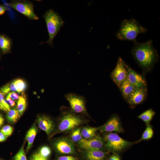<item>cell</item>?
Masks as SVG:
<instances>
[{"mask_svg":"<svg viewBox=\"0 0 160 160\" xmlns=\"http://www.w3.org/2000/svg\"><path fill=\"white\" fill-rule=\"evenodd\" d=\"M131 53L143 73L150 72L159 60L156 50L153 47L152 40L140 43L136 41Z\"/></svg>","mask_w":160,"mask_h":160,"instance_id":"obj_1","label":"cell"},{"mask_svg":"<svg viewBox=\"0 0 160 160\" xmlns=\"http://www.w3.org/2000/svg\"><path fill=\"white\" fill-rule=\"evenodd\" d=\"M147 30L135 19H125L121 22L116 35L119 39L132 41L134 42L136 41L138 34L145 33Z\"/></svg>","mask_w":160,"mask_h":160,"instance_id":"obj_2","label":"cell"},{"mask_svg":"<svg viewBox=\"0 0 160 160\" xmlns=\"http://www.w3.org/2000/svg\"><path fill=\"white\" fill-rule=\"evenodd\" d=\"M49 34L46 43L52 46L54 39L63 25L64 21L61 16L52 9L47 11L43 15Z\"/></svg>","mask_w":160,"mask_h":160,"instance_id":"obj_3","label":"cell"},{"mask_svg":"<svg viewBox=\"0 0 160 160\" xmlns=\"http://www.w3.org/2000/svg\"><path fill=\"white\" fill-rule=\"evenodd\" d=\"M105 147L109 151L114 152L121 151L135 143L126 140L117 133L110 132L105 135Z\"/></svg>","mask_w":160,"mask_h":160,"instance_id":"obj_4","label":"cell"},{"mask_svg":"<svg viewBox=\"0 0 160 160\" xmlns=\"http://www.w3.org/2000/svg\"><path fill=\"white\" fill-rule=\"evenodd\" d=\"M72 112L63 113L58 127V132L69 131L82 123L83 121L81 118Z\"/></svg>","mask_w":160,"mask_h":160,"instance_id":"obj_5","label":"cell"},{"mask_svg":"<svg viewBox=\"0 0 160 160\" xmlns=\"http://www.w3.org/2000/svg\"><path fill=\"white\" fill-rule=\"evenodd\" d=\"M9 6L29 19L38 20L39 17L35 14L33 3L28 0H13Z\"/></svg>","mask_w":160,"mask_h":160,"instance_id":"obj_6","label":"cell"},{"mask_svg":"<svg viewBox=\"0 0 160 160\" xmlns=\"http://www.w3.org/2000/svg\"><path fill=\"white\" fill-rule=\"evenodd\" d=\"M128 76L126 64L121 57L118 60L116 67L111 74V77L119 88L122 84L127 79Z\"/></svg>","mask_w":160,"mask_h":160,"instance_id":"obj_7","label":"cell"},{"mask_svg":"<svg viewBox=\"0 0 160 160\" xmlns=\"http://www.w3.org/2000/svg\"><path fill=\"white\" fill-rule=\"evenodd\" d=\"M65 97L68 101L72 111L75 113L87 114L85 100L84 97L81 95L69 93Z\"/></svg>","mask_w":160,"mask_h":160,"instance_id":"obj_8","label":"cell"},{"mask_svg":"<svg viewBox=\"0 0 160 160\" xmlns=\"http://www.w3.org/2000/svg\"><path fill=\"white\" fill-rule=\"evenodd\" d=\"M79 146L81 148L86 150H100L105 147L104 139L100 135H95L89 139H82L78 142Z\"/></svg>","mask_w":160,"mask_h":160,"instance_id":"obj_9","label":"cell"},{"mask_svg":"<svg viewBox=\"0 0 160 160\" xmlns=\"http://www.w3.org/2000/svg\"><path fill=\"white\" fill-rule=\"evenodd\" d=\"M98 130L102 132L118 133L122 132L123 129L119 118L116 115H113L104 124L98 127Z\"/></svg>","mask_w":160,"mask_h":160,"instance_id":"obj_10","label":"cell"},{"mask_svg":"<svg viewBox=\"0 0 160 160\" xmlns=\"http://www.w3.org/2000/svg\"><path fill=\"white\" fill-rule=\"evenodd\" d=\"M54 145L57 151L61 154H72L75 152L73 142L66 137L59 139L55 142Z\"/></svg>","mask_w":160,"mask_h":160,"instance_id":"obj_11","label":"cell"},{"mask_svg":"<svg viewBox=\"0 0 160 160\" xmlns=\"http://www.w3.org/2000/svg\"><path fill=\"white\" fill-rule=\"evenodd\" d=\"M128 76L127 79L137 88L147 87V83L144 77L135 72L126 64Z\"/></svg>","mask_w":160,"mask_h":160,"instance_id":"obj_12","label":"cell"},{"mask_svg":"<svg viewBox=\"0 0 160 160\" xmlns=\"http://www.w3.org/2000/svg\"><path fill=\"white\" fill-rule=\"evenodd\" d=\"M147 95V87L136 88L126 100L131 106H135L142 103L146 99Z\"/></svg>","mask_w":160,"mask_h":160,"instance_id":"obj_13","label":"cell"},{"mask_svg":"<svg viewBox=\"0 0 160 160\" xmlns=\"http://www.w3.org/2000/svg\"><path fill=\"white\" fill-rule=\"evenodd\" d=\"M39 128L49 135L53 132L54 125L52 121L47 116L43 115L39 116L37 120Z\"/></svg>","mask_w":160,"mask_h":160,"instance_id":"obj_14","label":"cell"},{"mask_svg":"<svg viewBox=\"0 0 160 160\" xmlns=\"http://www.w3.org/2000/svg\"><path fill=\"white\" fill-rule=\"evenodd\" d=\"M108 154L100 150H86L85 157L87 160H104Z\"/></svg>","mask_w":160,"mask_h":160,"instance_id":"obj_15","label":"cell"},{"mask_svg":"<svg viewBox=\"0 0 160 160\" xmlns=\"http://www.w3.org/2000/svg\"><path fill=\"white\" fill-rule=\"evenodd\" d=\"M136 88L127 79L125 81L119 88L122 96L126 100Z\"/></svg>","mask_w":160,"mask_h":160,"instance_id":"obj_16","label":"cell"},{"mask_svg":"<svg viewBox=\"0 0 160 160\" xmlns=\"http://www.w3.org/2000/svg\"><path fill=\"white\" fill-rule=\"evenodd\" d=\"M12 46V42L8 37L3 35H0V48L4 53L10 51Z\"/></svg>","mask_w":160,"mask_h":160,"instance_id":"obj_17","label":"cell"},{"mask_svg":"<svg viewBox=\"0 0 160 160\" xmlns=\"http://www.w3.org/2000/svg\"><path fill=\"white\" fill-rule=\"evenodd\" d=\"M37 130L35 125H33L28 131L26 136L28 142L26 151H28L32 146L37 134Z\"/></svg>","mask_w":160,"mask_h":160,"instance_id":"obj_18","label":"cell"},{"mask_svg":"<svg viewBox=\"0 0 160 160\" xmlns=\"http://www.w3.org/2000/svg\"><path fill=\"white\" fill-rule=\"evenodd\" d=\"M155 114V112L152 108H150L140 114L137 117L143 121L147 125L150 124Z\"/></svg>","mask_w":160,"mask_h":160,"instance_id":"obj_19","label":"cell"},{"mask_svg":"<svg viewBox=\"0 0 160 160\" xmlns=\"http://www.w3.org/2000/svg\"><path fill=\"white\" fill-rule=\"evenodd\" d=\"M98 127H85L81 130V134L83 138L89 139L95 135Z\"/></svg>","mask_w":160,"mask_h":160,"instance_id":"obj_20","label":"cell"},{"mask_svg":"<svg viewBox=\"0 0 160 160\" xmlns=\"http://www.w3.org/2000/svg\"><path fill=\"white\" fill-rule=\"evenodd\" d=\"M146 126V127L143 132L141 138L135 142V143L143 140H149L152 137L154 133L153 128L150 124Z\"/></svg>","mask_w":160,"mask_h":160,"instance_id":"obj_21","label":"cell"},{"mask_svg":"<svg viewBox=\"0 0 160 160\" xmlns=\"http://www.w3.org/2000/svg\"><path fill=\"white\" fill-rule=\"evenodd\" d=\"M26 106L27 102L25 97L23 96H20L18 99L17 108L20 117L25 111Z\"/></svg>","mask_w":160,"mask_h":160,"instance_id":"obj_22","label":"cell"},{"mask_svg":"<svg viewBox=\"0 0 160 160\" xmlns=\"http://www.w3.org/2000/svg\"><path fill=\"white\" fill-rule=\"evenodd\" d=\"M20 117L18 112L16 108L11 109L7 112L6 118L8 121L12 123H15Z\"/></svg>","mask_w":160,"mask_h":160,"instance_id":"obj_23","label":"cell"},{"mask_svg":"<svg viewBox=\"0 0 160 160\" xmlns=\"http://www.w3.org/2000/svg\"><path fill=\"white\" fill-rule=\"evenodd\" d=\"M10 109V105L4 99V95L0 92V110L8 112Z\"/></svg>","mask_w":160,"mask_h":160,"instance_id":"obj_24","label":"cell"},{"mask_svg":"<svg viewBox=\"0 0 160 160\" xmlns=\"http://www.w3.org/2000/svg\"><path fill=\"white\" fill-rule=\"evenodd\" d=\"M71 138L73 142H78L83 139L80 129L77 128L73 130L71 135Z\"/></svg>","mask_w":160,"mask_h":160,"instance_id":"obj_25","label":"cell"},{"mask_svg":"<svg viewBox=\"0 0 160 160\" xmlns=\"http://www.w3.org/2000/svg\"><path fill=\"white\" fill-rule=\"evenodd\" d=\"M17 89V92L20 93L24 91L26 88V84L22 79H18L14 81Z\"/></svg>","mask_w":160,"mask_h":160,"instance_id":"obj_26","label":"cell"},{"mask_svg":"<svg viewBox=\"0 0 160 160\" xmlns=\"http://www.w3.org/2000/svg\"><path fill=\"white\" fill-rule=\"evenodd\" d=\"M14 160H27L23 145L14 157Z\"/></svg>","mask_w":160,"mask_h":160,"instance_id":"obj_27","label":"cell"},{"mask_svg":"<svg viewBox=\"0 0 160 160\" xmlns=\"http://www.w3.org/2000/svg\"><path fill=\"white\" fill-rule=\"evenodd\" d=\"M38 153L42 157L47 158L51 153V151L49 147L44 146L42 147Z\"/></svg>","mask_w":160,"mask_h":160,"instance_id":"obj_28","label":"cell"},{"mask_svg":"<svg viewBox=\"0 0 160 160\" xmlns=\"http://www.w3.org/2000/svg\"><path fill=\"white\" fill-rule=\"evenodd\" d=\"M13 131V129L11 126L7 125L3 127L0 132L7 137L12 134Z\"/></svg>","mask_w":160,"mask_h":160,"instance_id":"obj_29","label":"cell"},{"mask_svg":"<svg viewBox=\"0 0 160 160\" xmlns=\"http://www.w3.org/2000/svg\"><path fill=\"white\" fill-rule=\"evenodd\" d=\"M30 160H47V158L42 157L38 152L32 155Z\"/></svg>","mask_w":160,"mask_h":160,"instance_id":"obj_30","label":"cell"},{"mask_svg":"<svg viewBox=\"0 0 160 160\" xmlns=\"http://www.w3.org/2000/svg\"><path fill=\"white\" fill-rule=\"evenodd\" d=\"M10 91L9 84L5 85L2 87L0 90V92H1L4 95L8 94Z\"/></svg>","mask_w":160,"mask_h":160,"instance_id":"obj_31","label":"cell"},{"mask_svg":"<svg viewBox=\"0 0 160 160\" xmlns=\"http://www.w3.org/2000/svg\"><path fill=\"white\" fill-rule=\"evenodd\" d=\"M8 95L14 100L18 99L20 96L17 93L15 92H10Z\"/></svg>","mask_w":160,"mask_h":160,"instance_id":"obj_32","label":"cell"},{"mask_svg":"<svg viewBox=\"0 0 160 160\" xmlns=\"http://www.w3.org/2000/svg\"><path fill=\"white\" fill-rule=\"evenodd\" d=\"M76 158L71 156H63L60 157L57 160H76Z\"/></svg>","mask_w":160,"mask_h":160,"instance_id":"obj_33","label":"cell"},{"mask_svg":"<svg viewBox=\"0 0 160 160\" xmlns=\"http://www.w3.org/2000/svg\"><path fill=\"white\" fill-rule=\"evenodd\" d=\"M6 100L10 106L13 107L15 105V102L14 100L12 99L8 95L6 98Z\"/></svg>","mask_w":160,"mask_h":160,"instance_id":"obj_34","label":"cell"},{"mask_svg":"<svg viewBox=\"0 0 160 160\" xmlns=\"http://www.w3.org/2000/svg\"><path fill=\"white\" fill-rule=\"evenodd\" d=\"M9 88L11 91L17 92V89L15 84L14 81L11 83L9 84Z\"/></svg>","mask_w":160,"mask_h":160,"instance_id":"obj_35","label":"cell"},{"mask_svg":"<svg viewBox=\"0 0 160 160\" xmlns=\"http://www.w3.org/2000/svg\"><path fill=\"white\" fill-rule=\"evenodd\" d=\"M108 160H120L119 156L116 153H114Z\"/></svg>","mask_w":160,"mask_h":160,"instance_id":"obj_36","label":"cell"},{"mask_svg":"<svg viewBox=\"0 0 160 160\" xmlns=\"http://www.w3.org/2000/svg\"><path fill=\"white\" fill-rule=\"evenodd\" d=\"M7 9V7L5 6L0 5V15H3Z\"/></svg>","mask_w":160,"mask_h":160,"instance_id":"obj_37","label":"cell"},{"mask_svg":"<svg viewBox=\"0 0 160 160\" xmlns=\"http://www.w3.org/2000/svg\"><path fill=\"white\" fill-rule=\"evenodd\" d=\"M7 138V137H6L0 132V142L4 141L6 140Z\"/></svg>","mask_w":160,"mask_h":160,"instance_id":"obj_38","label":"cell"},{"mask_svg":"<svg viewBox=\"0 0 160 160\" xmlns=\"http://www.w3.org/2000/svg\"><path fill=\"white\" fill-rule=\"evenodd\" d=\"M4 122V118L0 114V127L3 124Z\"/></svg>","mask_w":160,"mask_h":160,"instance_id":"obj_39","label":"cell"}]
</instances>
